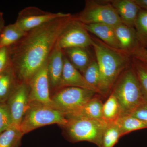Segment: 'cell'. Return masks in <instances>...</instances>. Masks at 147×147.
I'll use <instances>...</instances> for the list:
<instances>
[{"label":"cell","mask_w":147,"mask_h":147,"mask_svg":"<svg viewBox=\"0 0 147 147\" xmlns=\"http://www.w3.org/2000/svg\"><path fill=\"white\" fill-rule=\"evenodd\" d=\"M73 16L68 13L31 30L9 47L11 67L18 83H28L47 62L59 36Z\"/></svg>","instance_id":"1"},{"label":"cell","mask_w":147,"mask_h":147,"mask_svg":"<svg viewBox=\"0 0 147 147\" xmlns=\"http://www.w3.org/2000/svg\"><path fill=\"white\" fill-rule=\"evenodd\" d=\"M96 61L100 74L101 95L108 93L128 65L129 55L115 50L100 40L92 38Z\"/></svg>","instance_id":"2"},{"label":"cell","mask_w":147,"mask_h":147,"mask_svg":"<svg viewBox=\"0 0 147 147\" xmlns=\"http://www.w3.org/2000/svg\"><path fill=\"white\" fill-rule=\"evenodd\" d=\"M112 93L120 106L121 117L131 115L139 106L146 102L132 67L126 68L122 72L113 86Z\"/></svg>","instance_id":"3"},{"label":"cell","mask_w":147,"mask_h":147,"mask_svg":"<svg viewBox=\"0 0 147 147\" xmlns=\"http://www.w3.org/2000/svg\"><path fill=\"white\" fill-rule=\"evenodd\" d=\"M68 122L69 119L61 111L41 102L32 101L30 102L20 129L25 134L45 125L57 124L63 127Z\"/></svg>","instance_id":"4"},{"label":"cell","mask_w":147,"mask_h":147,"mask_svg":"<svg viewBox=\"0 0 147 147\" xmlns=\"http://www.w3.org/2000/svg\"><path fill=\"white\" fill-rule=\"evenodd\" d=\"M108 123L104 121L86 118L69 119L63 126L65 136L68 141L75 143L88 142L98 146Z\"/></svg>","instance_id":"5"},{"label":"cell","mask_w":147,"mask_h":147,"mask_svg":"<svg viewBox=\"0 0 147 147\" xmlns=\"http://www.w3.org/2000/svg\"><path fill=\"white\" fill-rule=\"evenodd\" d=\"M96 94H98L86 89L65 87L57 90L51 98L56 109L66 116L82 107Z\"/></svg>","instance_id":"6"},{"label":"cell","mask_w":147,"mask_h":147,"mask_svg":"<svg viewBox=\"0 0 147 147\" xmlns=\"http://www.w3.org/2000/svg\"><path fill=\"white\" fill-rule=\"evenodd\" d=\"M74 17L84 25L102 24L115 27L122 23L110 3L101 4L93 1L86 2L84 9Z\"/></svg>","instance_id":"7"},{"label":"cell","mask_w":147,"mask_h":147,"mask_svg":"<svg viewBox=\"0 0 147 147\" xmlns=\"http://www.w3.org/2000/svg\"><path fill=\"white\" fill-rule=\"evenodd\" d=\"M92 38L83 24L74 16L59 36L56 46L62 50L74 47L87 48L92 45Z\"/></svg>","instance_id":"8"},{"label":"cell","mask_w":147,"mask_h":147,"mask_svg":"<svg viewBox=\"0 0 147 147\" xmlns=\"http://www.w3.org/2000/svg\"><path fill=\"white\" fill-rule=\"evenodd\" d=\"M68 13H52L44 11L35 7H28L18 13L16 25L24 31L28 32L56 18L66 16Z\"/></svg>","instance_id":"9"},{"label":"cell","mask_w":147,"mask_h":147,"mask_svg":"<svg viewBox=\"0 0 147 147\" xmlns=\"http://www.w3.org/2000/svg\"><path fill=\"white\" fill-rule=\"evenodd\" d=\"M47 62L28 83L30 87L29 98L30 102L37 101L56 108L50 96Z\"/></svg>","instance_id":"10"},{"label":"cell","mask_w":147,"mask_h":147,"mask_svg":"<svg viewBox=\"0 0 147 147\" xmlns=\"http://www.w3.org/2000/svg\"><path fill=\"white\" fill-rule=\"evenodd\" d=\"M30 87L28 83H19L6 103L10 110L13 125L20 127L30 105Z\"/></svg>","instance_id":"11"},{"label":"cell","mask_w":147,"mask_h":147,"mask_svg":"<svg viewBox=\"0 0 147 147\" xmlns=\"http://www.w3.org/2000/svg\"><path fill=\"white\" fill-rule=\"evenodd\" d=\"M63 50L55 46L47 60V72L50 87L54 89L61 88L64 66Z\"/></svg>","instance_id":"12"},{"label":"cell","mask_w":147,"mask_h":147,"mask_svg":"<svg viewBox=\"0 0 147 147\" xmlns=\"http://www.w3.org/2000/svg\"><path fill=\"white\" fill-rule=\"evenodd\" d=\"M65 87H74L91 90L99 94L97 90L92 86L83 74L70 62L64 54V66L61 88Z\"/></svg>","instance_id":"13"},{"label":"cell","mask_w":147,"mask_h":147,"mask_svg":"<svg viewBox=\"0 0 147 147\" xmlns=\"http://www.w3.org/2000/svg\"><path fill=\"white\" fill-rule=\"evenodd\" d=\"M110 3L115 9L123 24L134 28L141 9L134 0H113L110 1Z\"/></svg>","instance_id":"14"},{"label":"cell","mask_w":147,"mask_h":147,"mask_svg":"<svg viewBox=\"0 0 147 147\" xmlns=\"http://www.w3.org/2000/svg\"><path fill=\"white\" fill-rule=\"evenodd\" d=\"M121 50L129 55L141 42L134 28H130L123 23L114 27Z\"/></svg>","instance_id":"15"},{"label":"cell","mask_w":147,"mask_h":147,"mask_svg":"<svg viewBox=\"0 0 147 147\" xmlns=\"http://www.w3.org/2000/svg\"><path fill=\"white\" fill-rule=\"evenodd\" d=\"M103 104L100 98L96 95L82 107L66 115L67 118L89 119L105 121L102 117Z\"/></svg>","instance_id":"16"},{"label":"cell","mask_w":147,"mask_h":147,"mask_svg":"<svg viewBox=\"0 0 147 147\" xmlns=\"http://www.w3.org/2000/svg\"><path fill=\"white\" fill-rule=\"evenodd\" d=\"M83 25L87 31L97 36L103 43L115 50L121 51L114 27L102 24Z\"/></svg>","instance_id":"17"},{"label":"cell","mask_w":147,"mask_h":147,"mask_svg":"<svg viewBox=\"0 0 147 147\" xmlns=\"http://www.w3.org/2000/svg\"><path fill=\"white\" fill-rule=\"evenodd\" d=\"M63 50L71 64L81 73H84L92 61L86 48L74 47Z\"/></svg>","instance_id":"18"},{"label":"cell","mask_w":147,"mask_h":147,"mask_svg":"<svg viewBox=\"0 0 147 147\" xmlns=\"http://www.w3.org/2000/svg\"><path fill=\"white\" fill-rule=\"evenodd\" d=\"M18 84L11 66L0 74V103L7 101Z\"/></svg>","instance_id":"19"},{"label":"cell","mask_w":147,"mask_h":147,"mask_svg":"<svg viewBox=\"0 0 147 147\" xmlns=\"http://www.w3.org/2000/svg\"><path fill=\"white\" fill-rule=\"evenodd\" d=\"M27 32L24 31L16 23L5 26L0 34V48L10 47L24 37Z\"/></svg>","instance_id":"20"},{"label":"cell","mask_w":147,"mask_h":147,"mask_svg":"<svg viewBox=\"0 0 147 147\" xmlns=\"http://www.w3.org/2000/svg\"><path fill=\"white\" fill-rule=\"evenodd\" d=\"M24 134L20 127L12 125L0 133V147H20Z\"/></svg>","instance_id":"21"},{"label":"cell","mask_w":147,"mask_h":147,"mask_svg":"<svg viewBox=\"0 0 147 147\" xmlns=\"http://www.w3.org/2000/svg\"><path fill=\"white\" fill-rule=\"evenodd\" d=\"M122 136L136 130L147 128V122L131 115L122 116L115 122Z\"/></svg>","instance_id":"22"},{"label":"cell","mask_w":147,"mask_h":147,"mask_svg":"<svg viewBox=\"0 0 147 147\" xmlns=\"http://www.w3.org/2000/svg\"><path fill=\"white\" fill-rule=\"evenodd\" d=\"M121 117L120 106L115 96L111 93L102 106V117L107 123L115 122Z\"/></svg>","instance_id":"23"},{"label":"cell","mask_w":147,"mask_h":147,"mask_svg":"<svg viewBox=\"0 0 147 147\" xmlns=\"http://www.w3.org/2000/svg\"><path fill=\"white\" fill-rule=\"evenodd\" d=\"M122 137L116 122L108 123L102 133L98 147H114Z\"/></svg>","instance_id":"24"},{"label":"cell","mask_w":147,"mask_h":147,"mask_svg":"<svg viewBox=\"0 0 147 147\" xmlns=\"http://www.w3.org/2000/svg\"><path fill=\"white\" fill-rule=\"evenodd\" d=\"M87 82L97 90L101 95L100 88V74L96 60H92L89 65L82 74Z\"/></svg>","instance_id":"25"},{"label":"cell","mask_w":147,"mask_h":147,"mask_svg":"<svg viewBox=\"0 0 147 147\" xmlns=\"http://www.w3.org/2000/svg\"><path fill=\"white\" fill-rule=\"evenodd\" d=\"M132 67L137 75L144 98L147 103V65L133 58Z\"/></svg>","instance_id":"26"},{"label":"cell","mask_w":147,"mask_h":147,"mask_svg":"<svg viewBox=\"0 0 147 147\" xmlns=\"http://www.w3.org/2000/svg\"><path fill=\"white\" fill-rule=\"evenodd\" d=\"M134 29L140 42L147 40V11L141 9L135 22Z\"/></svg>","instance_id":"27"},{"label":"cell","mask_w":147,"mask_h":147,"mask_svg":"<svg viewBox=\"0 0 147 147\" xmlns=\"http://www.w3.org/2000/svg\"><path fill=\"white\" fill-rule=\"evenodd\" d=\"M13 125L12 117L7 103H0V133Z\"/></svg>","instance_id":"28"},{"label":"cell","mask_w":147,"mask_h":147,"mask_svg":"<svg viewBox=\"0 0 147 147\" xmlns=\"http://www.w3.org/2000/svg\"><path fill=\"white\" fill-rule=\"evenodd\" d=\"M11 66L9 47L0 48V74Z\"/></svg>","instance_id":"29"},{"label":"cell","mask_w":147,"mask_h":147,"mask_svg":"<svg viewBox=\"0 0 147 147\" xmlns=\"http://www.w3.org/2000/svg\"><path fill=\"white\" fill-rule=\"evenodd\" d=\"M130 56L147 65V50L142 45L136 47L130 54Z\"/></svg>","instance_id":"30"},{"label":"cell","mask_w":147,"mask_h":147,"mask_svg":"<svg viewBox=\"0 0 147 147\" xmlns=\"http://www.w3.org/2000/svg\"><path fill=\"white\" fill-rule=\"evenodd\" d=\"M131 116L147 122V103H143L132 113Z\"/></svg>","instance_id":"31"},{"label":"cell","mask_w":147,"mask_h":147,"mask_svg":"<svg viewBox=\"0 0 147 147\" xmlns=\"http://www.w3.org/2000/svg\"><path fill=\"white\" fill-rule=\"evenodd\" d=\"M134 1L140 9L147 11V0H134Z\"/></svg>","instance_id":"32"},{"label":"cell","mask_w":147,"mask_h":147,"mask_svg":"<svg viewBox=\"0 0 147 147\" xmlns=\"http://www.w3.org/2000/svg\"><path fill=\"white\" fill-rule=\"evenodd\" d=\"M5 20L3 17V12L0 11V34L2 31L3 29L4 28L5 25Z\"/></svg>","instance_id":"33"}]
</instances>
